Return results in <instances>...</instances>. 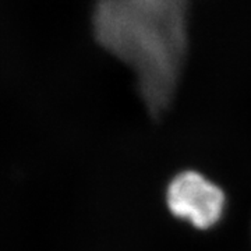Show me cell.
<instances>
[{"instance_id": "obj_2", "label": "cell", "mask_w": 251, "mask_h": 251, "mask_svg": "<svg viewBox=\"0 0 251 251\" xmlns=\"http://www.w3.org/2000/svg\"><path fill=\"white\" fill-rule=\"evenodd\" d=\"M166 200L173 215L200 229L214 226L225 209L224 191L197 172L177 175L168 187Z\"/></svg>"}, {"instance_id": "obj_1", "label": "cell", "mask_w": 251, "mask_h": 251, "mask_svg": "<svg viewBox=\"0 0 251 251\" xmlns=\"http://www.w3.org/2000/svg\"><path fill=\"white\" fill-rule=\"evenodd\" d=\"M95 38L134 73L153 116L171 106L187 53L186 0H95Z\"/></svg>"}]
</instances>
